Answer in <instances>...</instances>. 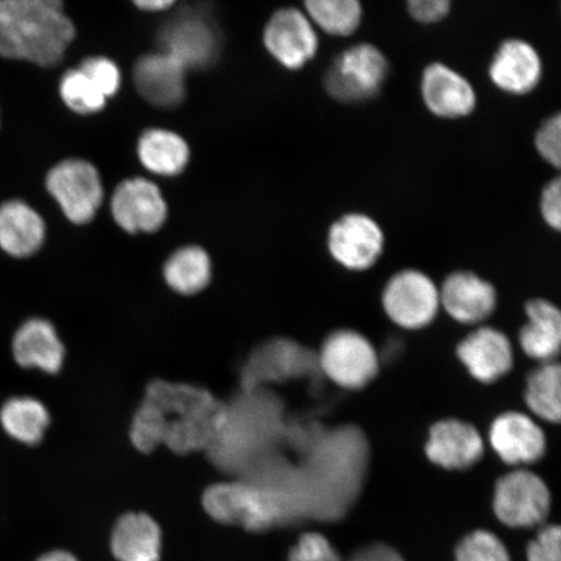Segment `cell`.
<instances>
[{
	"label": "cell",
	"instance_id": "277c9868",
	"mask_svg": "<svg viewBox=\"0 0 561 561\" xmlns=\"http://www.w3.org/2000/svg\"><path fill=\"white\" fill-rule=\"evenodd\" d=\"M320 367L329 380L346 390H359L380 370L377 351L367 336L350 329L329 334L321 345Z\"/></svg>",
	"mask_w": 561,
	"mask_h": 561
},
{
	"label": "cell",
	"instance_id": "9c48e42d",
	"mask_svg": "<svg viewBox=\"0 0 561 561\" xmlns=\"http://www.w3.org/2000/svg\"><path fill=\"white\" fill-rule=\"evenodd\" d=\"M110 209L116 226L130 236L157 233L168 219L163 193L142 178L123 181L112 194Z\"/></svg>",
	"mask_w": 561,
	"mask_h": 561
},
{
	"label": "cell",
	"instance_id": "7402d4cb",
	"mask_svg": "<svg viewBox=\"0 0 561 561\" xmlns=\"http://www.w3.org/2000/svg\"><path fill=\"white\" fill-rule=\"evenodd\" d=\"M214 261L198 244L175 249L161 265V278L167 289L181 298H194L205 293L214 279Z\"/></svg>",
	"mask_w": 561,
	"mask_h": 561
},
{
	"label": "cell",
	"instance_id": "f546056e",
	"mask_svg": "<svg viewBox=\"0 0 561 561\" xmlns=\"http://www.w3.org/2000/svg\"><path fill=\"white\" fill-rule=\"evenodd\" d=\"M60 95L67 107L80 115L96 114L108 101L80 68L70 69L62 76Z\"/></svg>",
	"mask_w": 561,
	"mask_h": 561
},
{
	"label": "cell",
	"instance_id": "44dd1931",
	"mask_svg": "<svg viewBox=\"0 0 561 561\" xmlns=\"http://www.w3.org/2000/svg\"><path fill=\"white\" fill-rule=\"evenodd\" d=\"M541 76L542 61L536 48L520 39L504 42L490 66L491 81L510 94L530 93Z\"/></svg>",
	"mask_w": 561,
	"mask_h": 561
},
{
	"label": "cell",
	"instance_id": "8fae6325",
	"mask_svg": "<svg viewBox=\"0 0 561 561\" xmlns=\"http://www.w3.org/2000/svg\"><path fill=\"white\" fill-rule=\"evenodd\" d=\"M383 231L371 217L348 214L335 221L328 234L334 261L350 271H366L381 256Z\"/></svg>",
	"mask_w": 561,
	"mask_h": 561
},
{
	"label": "cell",
	"instance_id": "8d00e7d4",
	"mask_svg": "<svg viewBox=\"0 0 561 561\" xmlns=\"http://www.w3.org/2000/svg\"><path fill=\"white\" fill-rule=\"evenodd\" d=\"M541 214L547 226L559 231L561 228V184L560 179L552 180L543 188Z\"/></svg>",
	"mask_w": 561,
	"mask_h": 561
},
{
	"label": "cell",
	"instance_id": "74e56055",
	"mask_svg": "<svg viewBox=\"0 0 561 561\" xmlns=\"http://www.w3.org/2000/svg\"><path fill=\"white\" fill-rule=\"evenodd\" d=\"M139 10L157 12L165 11L175 3V0H133Z\"/></svg>",
	"mask_w": 561,
	"mask_h": 561
},
{
	"label": "cell",
	"instance_id": "7a4b0ae2",
	"mask_svg": "<svg viewBox=\"0 0 561 561\" xmlns=\"http://www.w3.org/2000/svg\"><path fill=\"white\" fill-rule=\"evenodd\" d=\"M144 399L164 413V446L175 455L205 450L228 423L226 407L198 385L156 378L146 385Z\"/></svg>",
	"mask_w": 561,
	"mask_h": 561
},
{
	"label": "cell",
	"instance_id": "30bf717a",
	"mask_svg": "<svg viewBox=\"0 0 561 561\" xmlns=\"http://www.w3.org/2000/svg\"><path fill=\"white\" fill-rule=\"evenodd\" d=\"M10 354L20 369L55 376L65 368L68 350L50 319L32 316L21 321L12 333Z\"/></svg>",
	"mask_w": 561,
	"mask_h": 561
},
{
	"label": "cell",
	"instance_id": "d590c367",
	"mask_svg": "<svg viewBox=\"0 0 561 561\" xmlns=\"http://www.w3.org/2000/svg\"><path fill=\"white\" fill-rule=\"evenodd\" d=\"M453 0H407L411 16L423 24H436L450 12Z\"/></svg>",
	"mask_w": 561,
	"mask_h": 561
},
{
	"label": "cell",
	"instance_id": "f35d334b",
	"mask_svg": "<svg viewBox=\"0 0 561 561\" xmlns=\"http://www.w3.org/2000/svg\"><path fill=\"white\" fill-rule=\"evenodd\" d=\"M35 561H79V559L66 550H54L44 553Z\"/></svg>",
	"mask_w": 561,
	"mask_h": 561
},
{
	"label": "cell",
	"instance_id": "4dcf8cb0",
	"mask_svg": "<svg viewBox=\"0 0 561 561\" xmlns=\"http://www.w3.org/2000/svg\"><path fill=\"white\" fill-rule=\"evenodd\" d=\"M456 561H511L506 547L493 533L477 530L456 550Z\"/></svg>",
	"mask_w": 561,
	"mask_h": 561
},
{
	"label": "cell",
	"instance_id": "d6986e66",
	"mask_svg": "<svg viewBox=\"0 0 561 561\" xmlns=\"http://www.w3.org/2000/svg\"><path fill=\"white\" fill-rule=\"evenodd\" d=\"M138 93L160 108L178 107L186 95V69L165 53L142 56L135 67Z\"/></svg>",
	"mask_w": 561,
	"mask_h": 561
},
{
	"label": "cell",
	"instance_id": "603a6c76",
	"mask_svg": "<svg viewBox=\"0 0 561 561\" xmlns=\"http://www.w3.org/2000/svg\"><path fill=\"white\" fill-rule=\"evenodd\" d=\"M110 546L118 561H160L163 535L156 518L145 512H128L112 529Z\"/></svg>",
	"mask_w": 561,
	"mask_h": 561
},
{
	"label": "cell",
	"instance_id": "1f68e13d",
	"mask_svg": "<svg viewBox=\"0 0 561 561\" xmlns=\"http://www.w3.org/2000/svg\"><path fill=\"white\" fill-rule=\"evenodd\" d=\"M79 68L90 77L107 100L121 89L122 75L114 61L103 56H91L83 60Z\"/></svg>",
	"mask_w": 561,
	"mask_h": 561
},
{
	"label": "cell",
	"instance_id": "8992f818",
	"mask_svg": "<svg viewBox=\"0 0 561 561\" xmlns=\"http://www.w3.org/2000/svg\"><path fill=\"white\" fill-rule=\"evenodd\" d=\"M203 507L216 522L243 525L261 530L277 522L280 508L273 497L261 489L241 482H220L207 488L202 497Z\"/></svg>",
	"mask_w": 561,
	"mask_h": 561
},
{
	"label": "cell",
	"instance_id": "3957f363",
	"mask_svg": "<svg viewBox=\"0 0 561 561\" xmlns=\"http://www.w3.org/2000/svg\"><path fill=\"white\" fill-rule=\"evenodd\" d=\"M46 187L73 226H88L102 207L104 191L100 172L89 161L69 159L47 174Z\"/></svg>",
	"mask_w": 561,
	"mask_h": 561
},
{
	"label": "cell",
	"instance_id": "52a82bcc",
	"mask_svg": "<svg viewBox=\"0 0 561 561\" xmlns=\"http://www.w3.org/2000/svg\"><path fill=\"white\" fill-rule=\"evenodd\" d=\"M382 306L394 324L417 331L436 319L440 307L439 289L424 272H398L385 286Z\"/></svg>",
	"mask_w": 561,
	"mask_h": 561
},
{
	"label": "cell",
	"instance_id": "ba28073f",
	"mask_svg": "<svg viewBox=\"0 0 561 561\" xmlns=\"http://www.w3.org/2000/svg\"><path fill=\"white\" fill-rule=\"evenodd\" d=\"M550 503V491L541 477L525 469L507 473L496 482L495 515L512 528L541 524L549 515Z\"/></svg>",
	"mask_w": 561,
	"mask_h": 561
},
{
	"label": "cell",
	"instance_id": "5b68a950",
	"mask_svg": "<svg viewBox=\"0 0 561 561\" xmlns=\"http://www.w3.org/2000/svg\"><path fill=\"white\" fill-rule=\"evenodd\" d=\"M388 68V61L377 47L356 45L335 59L325 75V89L339 102L367 101L380 91Z\"/></svg>",
	"mask_w": 561,
	"mask_h": 561
},
{
	"label": "cell",
	"instance_id": "2e32d148",
	"mask_svg": "<svg viewBox=\"0 0 561 561\" xmlns=\"http://www.w3.org/2000/svg\"><path fill=\"white\" fill-rule=\"evenodd\" d=\"M47 227L37 209L21 199L0 205V251L11 261H31L45 248Z\"/></svg>",
	"mask_w": 561,
	"mask_h": 561
},
{
	"label": "cell",
	"instance_id": "4fadbf2b",
	"mask_svg": "<svg viewBox=\"0 0 561 561\" xmlns=\"http://www.w3.org/2000/svg\"><path fill=\"white\" fill-rule=\"evenodd\" d=\"M264 45L279 65L296 70L305 67L318 53L319 38L304 12L284 9L266 24Z\"/></svg>",
	"mask_w": 561,
	"mask_h": 561
},
{
	"label": "cell",
	"instance_id": "6da1fadb",
	"mask_svg": "<svg viewBox=\"0 0 561 561\" xmlns=\"http://www.w3.org/2000/svg\"><path fill=\"white\" fill-rule=\"evenodd\" d=\"M76 27L62 0H0V56L54 67L65 58Z\"/></svg>",
	"mask_w": 561,
	"mask_h": 561
},
{
	"label": "cell",
	"instance_id": "cb8c5ba5",
	"mask_svg": "<svg viewBox=\"0 0 561 561\" xmlns=\"http://www.w3.org/2000/svg\"><path fill=\"white\" fill-rule=\"evenodd\" d=\"M51 426L53 413L37 397L11 396L0 404V427L20 445H41Z\"/></svg>",
	"mask_w": 561,
	"mask_h": 561
},
{
	"label": "cell",
	"instance_id": "9a60e30c",
	"mask_svg": "<svg viewBox=\"0 0 561 561\" xmlns=\"http://www.w3.org/2000/svg\"><path fill=\"white\" fill-rule=\"evenodd\" d=\"M490 445L508 466L531 465L546 451L542 427L525 413L508 411L491 423Z\"/></svg>",
	"mask_w": 561,
	"mask_h": 561
},
{
	"label": "cell",
	"instance_id": "e575fe53",
	"mask_svg": "<svg viewBox=\"0 0 561 561\" xmlns=\"http://www.w3.org/2000/svg\"><path fill=\"white\" fill-rule=\"evenodd\" d=\"M529 561H561L560 528L547 526L528 547Z\"/></svg>",
	"mask_w": 561,
	"mask_h": 561
},
{
	"label": "cell",
	"instance_id": "484cf974",
	"mask_svg": "<svg viewBox=\"0 0 561 561\" xmlns=\"http://www.w3.org/2000/svg\"><path fill=\"white\" fill-rule=\"evenodd\" d=\"M138 157L146 170L159 175H178L185 170L191 149L186 140L165 129H150L138 142Z\"/></svg>",
	"mask_w": 561,
	"mask_h": 561
},
{
	"label": "cell",
	"instance_id": "d4e9b609",
	"mask_svg": "<svg viewBox=\"0 0 561 561\" xmlns=\"http://www.w3.org/2000/svg\"><path fill=\"white\" fill-rule=\"evenodd\" d=\"M528 322L522 328L518 341L526 355L539 362L558 356L561 343V313L551 301L537 298L525 305Z\"/></svg>",
	"mask_w": 561,
	"mask_h": 561
},
{
	"label": "cell",
	"instance_id": "5bb4252c",
	"mask_svg": "<svg viewBox=\"0 0 561 561\" xmlns=\"http://www.w3.org/2000/svg\"><path fill=\"white\" fill-rule=\"evenodd\" d=\"M483 451L485 442L479 430L459 419L439 420L433 424L425 445L427 459L451 471L473 467L482 458Z\"/></svg>",
	"mask_w": 561,
	"mask_h": 561
},
{
	"label": "cell",
	"instance_id": "7c38bea8",
	"mask_svg": "<svg viewBox=\"0 0 561 561\" xmlns=\"http://www.w3.org/2000/svg\"><path fill=\"white\" fill-rule=\"evenodd\" d=\"M161 53L171 55L184 68H205L219 53V37L208 21L186 12L173 18L161 27Z\"/></svg>",
	"mask_w": 561,
	"mask_h": 561
},
{
	"label": "cell",
	"instance_id": "ffe728a7",
	"mask_svg": "<svg viewBox=\"0 0 561 561\" xmlns=\"http://www.w3.org/2000/svg\"><path fill=\"white\" fill-rule=\"evenodd\" d=\"M421 95L427 110L444 118L471 115L477 103L471 83L440 62H434L424 70Z\"/></svg>",
	"mask_w": 561,
	"mask_h": 561
},
{
	"label": "cell",
	"instance_id": "ac0fdd59",
	"mask_svg": "<svg viewBox=\"0 0 561 561\" xmlns=\"http://www.w3.org/2000/svg\"><path fill=\"white\" fill-rule=\"evenodd\" d=\"M440 306L461 324H476L489 318L496 307V290L473 272L458 271L439 289Z\"/></svg>",
	"mask_w": 561,
	"mask_h": 561
},
{
	"label": "cell",
	"instance_id": "836d02e7",
	"mask_svg": "<svg viewBox=\"0 0 561 561\" xmlns=\"http://www.w3.org/2000/svg\"><path fill=\"white\" fill-rule=\"evenodd\" d=\"M536 147L547 163L559 168L561 163V118L556 115L547 121L536 136Z\"/></svg>",
	"mask_w": 561,
	"mask_h": 561
},
{
	"label": "cell",
	"instance_id": "83f0119b",
	"mask_svg": "<svg viewBox=\"0 0 561 561\" xmlns=\"http://www.w3.org/2000/svg\"><path fill=\"white\" fill-rule=\"evenodd\" d=\"M305 5L308 19L336 37H347L362 23L360 0H305Z\"/></svg>",
	"mask_w": 561,
	"mask_h": 561
},
{
	"label": "cell",
	"instance_id": "4316f807",
	"mask_svg": "<svg viewBox=\"0 0 561 561\" xmlns=\"http://www.w3.org/2000/svg\"><path fill=\"white\" fill-rule=\"evenodd\" d=\"M524 399L528 409L547 423L559 424L561 417V368L546 362L533 370L526 381Z\"/></svg>",
	"mask_w": 561,
	"mask_h": 561
},
{
	"label": "cell",
	"instance_id": "e0dca14e",
	"mask_svg": "<svg viewBox=\"0 0 561 561\" xmlns=\"http://www.w3.org/2000/svg\"><path fill=\"white\" fill-rule=\"evenodd\" d=\"M456 353L468 374L482 383L500 380L514 366V348L508 336L494 328H480L468 334Z\"/></svg>",
	"mask_w": 561,
	"mask_h": 561
},
{
	"label": "cell",
	"instance_id": "d6a6232c",
	"mask_svg": "<svg viewBox=\"0 0 561 561\" xmlns=\"http://www.w3.org/2000/svg\"><path fill=\"white\" fill-rule=\"evenodd\" d=\"M289 561H341V558L327 538L308 533L293 547Z\"/></svg>",
	"mask_w": 561,
	"mask_h": 561
},
{
	"label": "cell",
	"instance_id": "f1b7e54d",
	"mask_svg": "<svg viewBox=\"0 0 561 561\" xmlns=\"http://www.w3.org/2000/svg\"><path fill=\"white\" fill-rule=\"evenodd\" d=\"M167 419L158 405L142 401L136 407L128 425V437L133 447L144 455L164 446Z\"/></svg>",
	"mask_w": 561,
	"mask_h": 561
}]
</instances>
